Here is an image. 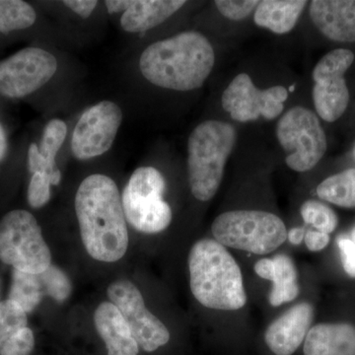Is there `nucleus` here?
I'll use <instances>...</instances> for the list:
<instances>
[{
    "label": "nucleus",
    "mask_w": 355,
    "mask_h": 355,
    "mask_svg": "<svg viewBox=\"0 0 355 355\" xmlns=\"http://www.w3.org/2000/svg\"><path fill=\"white\" fill-rule=\"evenodd\" d=\"M164 177L153 167L135 170L123 190L121 202L125 219L133 228L146 234H155L168 228L172 210L163 200Z\"/></svg>",
    "instance_id": "423d86ee"
},
{
    "label": "nucleus",
    "mask_w": 355,
    "mask_h": 355,
    "mask_svg": "<svg viewBox=\"0 0 355 355\" xmlns=\"http://www.w3.org/2000/svg\"><path fill=\"white\" fill-rule=\"evenodd\" d=\"M260 1L254 0H216L214 4L218 9L219 12L230 20L240 21L245 19L253 11L256 10L257 6Z\"/></svg>",
    "instance_id": "c756f323"
},
{
    "label": "nucleus",
    "mask_w": 355,
    "mask_h": 355,
    "mask_svg": "<svg viewBox=\"0 0 355 355\" xmlns=\"http://www.w3.org/2000/svg\"><path fill=\"white\" fill-rule=\"evenodd\" d=\"M123 121L116 103L102 101L84 112L72 133L71 149L79 160L97 157L110 150Z\"/></svg>",
    "instance_id": "ddd939ff"
},
{
    "label": "nucleus",
    "mask_w": 355,
    "mask_h": 355,
    "mask_svg": "<svg viewBox=\"0 0 355 355\" xmlns=\"http://www.w3.org/2000/svg\"><path fill=\"white\" fill-rule=\"evenodd\" d=\"M27 328V315L10 299L0 302V343Z\"/></svg>",
    "instance_id": "a878e982"
},
{
    "label": "nucleus",
    "mask_w": 355,
    "mask_h": 355,
    "mask_svg": "<svg viewBox=\"0 0 355 355\" xmlns=\"http://www.w3.org/2000/svg\"><path fill=\"white\" fill-rule=\"evenodd\" d=\"M51 178L46 173L33 174L28 188V202L34 209L43 207L51 198Z\"/></svg>",
    "instance_id": "cd10ccee"
},
{
    "label": "nucleus",
    "mask_w": 355,
    "mask_h": 355,
    "mask_svg": "<svg viewBox=\"0 0 355 355\" xmlns=\"http://www.w3.org/2000/svg\"><path fill=\"white\" fill-rule=\"evenodd\" d=\"M305 229L300 227L292 228L289 232H287V239L292 245H300L304 241Z\"/></svg>",
    "instance_id": "e433bc0d"
},
{
    "label": "nucleus",
    "mask_w": 355,
    "mask_h": 355,
    "mask_svg": "<svg viewBox=\"0 0 355 355\" xmlns=\"http://www.w3.org/2000/svg\"><path fill=\"white\" fill-rule=\"evenodd\" d=\"M304 242L306 247L311 252L322 251L330 243V235L318 231L316 229H311L306 231Z\"/></svg>",
    "instance_id": "473e14b6"
},
{
    "label": "nucleus",
    "mask_w": 355,
    "mask_h": 355,
    "mask_svg": "<svg viewBox=\"0 0 355 355\" xmlns=\"http://www.w3.org/2000/svg\"><path fill=\"white\" fill-rule=\"evenodd\" d=\"M343 268L350 277H355V245L349 238L340 237L338 239Z\"/></svg>",
    "instance_id": "2f4dec72"
},
{
    "label": "nucleus",
    "mask_w": 355,
    "mask_h": 355,
    "mask_svg": "<svg viewBox=\"0 0 355 355\" xmlns=\"http://www.w3.org/2000/svg\"><path fill=\"white\" fill-rule=\"evenodd\" d=\"M212 234L224 247L256 254L275 251L287 239L284 221L263 210H233L216 217Z\"/></svg>",
    "instance_id": "39448f33"
},
{
    "label": "nucleus",
    "mask_w": 355,
    "mask_h": 355,
    "mask_svg": "<svg viewBox=\"0 0 355 355\" xmlns=\"http://www.w3.org/2000/svg\"><path fill=\"white\" fill-rule=\"evenodd\" d=\"M44 289L39 275L14 270L9 299L26 313L32 312L41 302Z\"/></svg>",
    "instance_id": "4be33fe9"
},
{
    "label": "nucleus",
    "mask_w": 355,
    "mask_h": 355,
    "mask_svg": "<svg viewBox=\"0 0 355 355\" xmlns=\"http://www.w3.org/2000/svg\"><path fill=\"white\" fill-rule=\"evenodd\" d=\"M133 1L130 0H107L105 2L109 13L125 12L130 6H132Z\"/></svg>",
    "instance_id": "c9c22d12"
},
{
    "label": "nucleus",
    "mask_w": 355,
    "mask_h": 355,
    "mask_svg": "<svg viewBox=\"0 0 355 355\" xmlns=\"http://www.w3.org/2000/svg\"><path fill=\"white\" fill-rule=\"evenodd\" d=\"M236 141L235 128L225 121H203L191 133L188 140L189 183L197 200L209 202L216 195Z\"/></svg>",
    "instance_id": "20e7f679"
},
{
    "label": "nucleus",
    "mask_w": 355,
    "mask_h": 355,
    "mask_svg": "<svg viewBox=\"0 0 355 355\" xmlns=\"http://www.w3.org/2000/svg\"><path fill=\"white\" fill-rule=\"evenodd\" d=\"M314 319V307L299 303L277 318L266 329L265 340L277 355H292L304 342Z\"/></svg>",
    "instance_id": "4468645a"
},
{
    "label": "nucleus",
    "mask_w": 355,
    "mask_h": 355,
    "mask_svg": "<svg viewBox=\"0 0 355 355\" xmlns=\"http://www.w3.org/2000/svg\"><path fill=\"white\" fill-rule=\"evenodd\" d=\"M108 296L127 322L139 347L153 352L167 345L170 333L164 324L147 310L144 297L137 286L127 279L114 282Z\"/></svg>",
    "instance_id": "f8f14e48"
},
{
    "label": "nucleus",
    "mask_w": 355,
    "mask_h": 355,
    "mask_svg": "<svg viewBox=\"0 0 355 355\" xmlns=\"http://www.w3.org/2000/svg\"><path fill=\"white\" fill-rule=\"evenodd\" d=\"M189 270L191 293L205 307L236 311L246 305L241 268L216 240L202 239L193 244Z\"/></svg>",
    "instance_id": "7ed1b4c3"
},
{
    "label": "nucleus",
    "mask_w": 355,
    "mask_h": 355,
    "mask_svg": "<svg viewBox=\"0 0 355 355\" xmlns=\"http://www.w3.org/2000/svg\"><path fill=\"white\" fill-rule=\"evenodd\" d=\"M186 4L181 0H133L123 13L121 26L125 32L141 33L162 24Z\"/></svg>",
    "instance_id": "a211bd4d"
},
{
    "label": "nucleus",
    "mask_w": 355,
    "mask_h": 355,
    "mask_svg": "<svg viewBox=\"0 0 355 355\" xmlns=\"http://www.w3.org/2000/svg\"><path fill=\"white\" fill-rule=\"evenodd\" d=\"M288 91L284 86L261 90L254 86L251 77L240 73L231 81L221 97L223 109L231 118L240 123L258 120H275L282 113Z\"/></svg>",
    "instance_id": "9b49d317"
},
{
    "label": "nucleus",
    "mask_w": 355,
    "mask_h": 355,
    "mask_svg": "<svg viewBox=\"0 0 355 355\" xmlns=\"http://www.w3.org/2000/svg\"><path fill=\"white\" fill-rule=\"evenodd\" d=\"M277 137L287 153L286 165L296 172L313 169L328 147L316 114L303 107H294L282 116L277 125Z\"/></svg>",
    "instance_id": "6e6552de"
},
{
    "label": "nucleus",
    "mask_w": 355,
    "mask_h": 355,
    "mask_svg": "<svg viewBox=\"0 0 355 355\" xmlns=\"http://www.w3.org/2000/svg\"><path fill=\"white\" fill-rule=\"evenodd\" d=\"M28 166H29V171L32 174L37 172L46 173L51 178V184H60L62 175L60 170L51 169L46 161L44 160L43 156L39 151V146L36 144H32L28 151Z\"/></svg>",
    "instance_id": "7c9ffc66"
},
{
    "label": "nucleus",
    "mask_w": 355,
    "mask_h": 355,
    "mask_svg": "<svg viewBox=\"0 0 355 355\" xmlns=\"http://www.w3.org/2000/svg\"><path fill=\"white\" fill-rule=\"evenodd\" d=\"M94 323L106 343L108 355H137L139 347L120 311L112 302H103L95 311Z\"/></svg>",
    "instance_id": "dca6fc26"
},
{
    "label": "nucleus",
    "mask_w": 355,
    "mask_h": 355,
    "mask_svg": "<svg viewBox=\"0 0 355 355\" xmlns=\"http://www.w3.org/2000/svg\"><path fill=\"white\" fill-rule=\"evenodd\" d=\"M254 272L261 279L273 282L275 277V266L273 259H261L254 265Z\"/></svg>",
    "instance_id": "f704fd0d"
},
{
    "label": "nucleus",
    "mask_w": 355,
    "mask_h": 355,
    "mask_svg": "<svg viewBox=\"0 0 355 355\" xmlns=\"http://www.w3.org/2000/svg\"><path fill=\"white\" fill-rule=\"evenodd\" d=\"M40 275L44 292L57 301H64L71 293L69 277L58 266L51 265Z\"/></svg>",
    "instance_id": "bb28decb"
},
{
    "label": "nucleus",
    "mask_w": 355,
    "mask_h": 355,
    "mask_svg": "<svg viewBox=\"0 0 355 355\" xmlns=\"http://www.w3.org/2000/svg\"><path fill=\"white\" fill-rule=\"evenodd\" d=\"M76 211L84 247L93 259L114 263L125 256L128 227L113 179L101 174L85 178L77 190Z\"/></svg>",
    "instance_id": "f257e3e1"
},
{
    "label": "nucleus",
    "mask_w": 355,
    "mask_h": 355,
    "mask_svg": "<svg viewBox=\"0 0 355 355\" xmlns=\"http://www.w3.org/2000/svg\"><path fill=\"white\" fill-rule=\"evenodd\" d=\"M310 16L326 38L355 42V0H314L310 4Z\"/></svg>",
    "instance_id": "2eb2a0df"
},
{
    "label": "nucleus",
    "mask_w": 355,
    "mask_h": 355,
    "mask_svg": "<svg viewBox=\"0 0 355 355\" xmlns=\"http://www.w3.org/2000/svg\"><path fill=\"white\" fill-rule=\"evenodd\" d=\"M303 352L304 355H355V327L318 324L308 331Z\"/></svg>",
    "instance_id": "f3484780"
},
{
    "label": "nucleus",
    "mask_w": 355,
    "mask_h": 355,
    "mask_svg": "<svg viewBox=\"0 0 355 355\" xmlns=\"http://www.w3.org/2000/svg\"><path fill=\"white\" fill-rule=\"evenodd\" d=\"M35 338L29 328L18 331L0 343V355H29L34 349Z\"/></svg>",
    "instance_id": "c85d7f7f"
},
{
    "label": "nucleus",
    "mask_w": 355,
    "mask_h": 355,
    "mask_svg": "<svg viewBox=\"0 0 355 355\" xmlns=\"http://www.w3.org/2000/svg\"><path fill=\"white\" fill-rule=\"evenodd\" d=\"M32 6L22 0H0V33L27 29L36 22Z\"/></svg>",
    "instance_id": "5701e85b"
},
{
    "label": "nucleus",
    "mask_w": 355,
    "mask_h": 355,
    "mask_svg": "<svg viewBox=\"0 0 355 355\" xmlns=\"http://www.w3.org/2000/svg\"><path fill=\"white\" fill-rule=\"evenodd\" d=\"M7 149V141L6 132H4L3 128L0 125V161L3 159L6 154Z\"/></svg>",
    "instance_id": "4c0bfd02"
},
{
    "label": "nucleus",
    "mask_w": 355,
    "mask_h": 355,
    "mask_svg": "<svg viewBox=\"0 0 355 355\" xmlns=\"http://www.w3.org/2000/svg\"><path fill=\"white\" fill-rule=\"evenodd\" d=\"M57 58L48 51L27 48L0 60V95L23 98L36 92L53 78Z\"/></svg>",
    "instance_id": "9d476101"
},
{
    "label": "nucleus",
    "mask_w": 355,
    "mask_h": 355,
    "mask_svg": "<svg viewBox=\"0 0 355 355\" xmlns=\"http://www.w3.org/2000/svg\"><path fill=\"white\" fill-rule=\"evenodd\" d=\"M62 3L71 9L77 15L85 19V18L90 17L91 14L97 6L98 1H94V0H64Z\"/></svg>",
    "instance_id": "72a5a7b5"
},
{
    "label": "nucleus",
    "mask_w": 355,
    "mask_h": 355,
    "mask_svg": "<svg viewBox=\"0 0 355 355\" xmlns=\"http://www.w3.org/2000/svg\"><path fill=\"white\" fill-rule=\"evenodd\" d=\"M0 261L34 275H41L51 266L50 249L30 212L12 210L0 221Z\"/></svg>",
    "instance_id": "0eeeda50"
},
{
    "label": "nucleus",
    "mask_w": 355,
    "mask_h": 355,
    "mask_svg": "<svg viewBox=\"0 0 355 355\" xmlns=\"http://www.w3.org/2000/svg\"><path fill=\"white\" fill-rule=\"evenodd\" d=\"M67 135V127L62 120H51L44 128L39 151L51 169L55 168V157L64 144Z\"/></svg>",
    "instance_id": "393cba45"
},
{
    "label": "nucleus",
    "mask_w": 355,
    "mask_h": 355,
    "mask_svg": "<svg viewBox=\"0 0 355 355\" xmlns=\"http://www.w3.org/2000/svg\"><path fill=\"white\" fill-rule=\"evenodd\" d=\"M354 53L338 49L324 55L313 70V101L317 114L328 123L343 116L349 106V91L345 74L354 62Z\"/></svg>",
    "instance_id": "1a4fd4ad"
},
{
    "label": "nucleus",
    "mask_w": 355,
    "mask_h": 355,
    "mask_svg": "<svg viewBox=\"0 0 355 355\" xmlns=\"http://www.w3.org/2000/svg\"><path fill=\"white\" fill-rule=\"evenodd\" d=\"M318 197L345 209L355 207V168L327 178L317 188Z\"/></svg>",
    "instance_id": "412c9836"
},
{
    "label": "nucleus",
    "mask_w": 355,
    "mask_h": 355,
    "mask_svg": "<svg viewBox=\"0 0 355 355\" xmlns=\"http://www.w3.org/2000/svg\"><path fill=\"white\" fill-rule=\"evenodd\" d=\"M275 266V277L270 292V305L279 307L284 303L291 302L297 297L300 287L298 284V273L291 257L280 254L273 258Z\"/></svg>",
    "instance_id": "aec40b11"
},
{
    "label": "nucleus",
    "mask_w": 355,
    "mask_h": 355,
    "mask_svg": "<svg viewBox=\"0 0 355 355\" xmlns=\"http://www.w3.org/2000/svg\"><path fill=\"white\" fill-rule=\"evenodd\" d=\"M352 241L354 242V245H355V228L354 229V230H352Z\"/></svg>",
    "instance_id": "58836bf2"
},
{
    "label": "nucleus",
    "mask_w": 355,
    "mask_h": 355,
    "mask_svg": "<svg viewBox=\"0 0 355 355\" xmlns=\"http://www.w3.org/2000/svg\"><path fill=\"white\" fill-rule=\"evenodd\" d=\"M303 220L318 231L330 235L338 226L336 212L324 203L310 200L303 203L300 209Z\"/></svg>",
    "instance_id": "b1692460"
},
{
    "label": "nucleus",
    "mask_w": 355,
    "mask_h": 355,
    "mask_svg": "<svg viewBox=\"0 0 355 355\" xmlns=\"http://www.w3.org/2000/svg\"><path fill=\"white\" fill-rule=\"evenodd\" d=\"M307 3L302 0L260 1L254 10V23L275 34H286L295 27Z\"/></svg>",
    "instance_id": "6ab92c4d"
},
{
    "label": "nucleus",
    "mask_w": 355,
    "mask_h": 355,
    "mask_svg": "<svg viewBox=\"0 0 355 355\" xmlns=\"http://www.w3.org/2000/svg\"><path fill=\"white\" fill-rule=\"evenodd\" d=\"M214 62V50L207 37L189 31L150 44L140 57L139 67L153 85L191 91L202 87Z\"/></svg>",
    "instance_id": "f03ea898"
}]
</instances>
